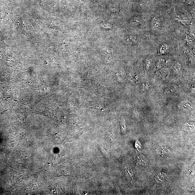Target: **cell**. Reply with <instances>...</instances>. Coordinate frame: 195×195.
Masks as SVG:
<instances>
[{
	"mask_svg": "<svg viewBox=\"0 0 195 195\" xmlns=\"http://www.w3.org/2000/svg\"><path fill=\"white\" fill-rule=\"evenodd\" d=\"M180 106L183 109H189L191 107V103L188 102H183L181 104Z\"/></svg>",
	"mask_w": 195,
	"mask_h": 195,
	"instance_id": "277c9868",
	"label": "cell"
},
{
	"mask_svg": "<svg viewBox=\"0 0 195 195\" xmlns=\"http://www.w3.org/2000/svg\"><path fill=\"white\" fill-rule=\"evenodd\" d=\"M131 22L132 24L136 25L139 24L140 23V21L138 19H134L131 21Z\"/></svg>",
	"mask_w": 195,
	"mask_h": 195,
	"instance_id": "ba28073f",
	"label": "cell"
},
{
	"mask_svg": "<svg viewBox=\"0 0 195 195\" xmlns=\"http://www.w3.org/2000/svg\"><path fill=\"white\" fill-rule=\"evenodd\" d=\"M161 25V21L159 19L156 17H153L151 23V27L152 29L153 30H157L160 28Z\"/></svg>",
	"mask_w": 195,
	"mask_h": 195,
	"instance_id": "6da1fadb",
	"label": "cell"
},
{
	"mask_svg": "<svg viewBox=\"0 0 195 195\" xmlns=\"http://www.w3.org/2000/svg\"><path fill=\"white\" fill-rule=\"evenodd\" d=\"M151 62L150 59L147 58L145 61V68L146 71H148V70L151 66Z\"/></svg>",
	"mask_w": 195,
	"mask_h": 195,
	"instance_id": "8992f818",
	"label": "cell"
},
{
	"mask_svg": "<svg viewBox=\"0 0 195 195\" xmlns=\"http://www.w3.org/2000/svg\"><path fill=\"white\" fill-rule=\"evenodd\" d=\"M127 40L128 43L130 44H135L137 42V38L135 36H129Z\"/></svg>",
	"mask_w": 195,
	"mask_h": 195,
	"instance_id": "3957f363",
	"label": "cell"
},
{
	"mask_svg": "<svg viewBox=\"0 0 195 195\" xmlns=\"http://www.w3.org/2000/svg\"><path fill=\"white\" fill-rule=\"evenodd\" d=\"M177 19L179 21L182 22V23H183V22L187 23L188 22L187 17L185 16H184L183 15L177 16Z\"/></svg>",
	"mask_w": 195,
	"mask_h": 195,
	"instance_id": "5b68a950",
	"label": "cell"
},
{
	"mask_svg": "<svg viewBox=\"0 0 195 195\" xmlns=\"http://www.w3.org/2000/svg\"><path fill=\"white\" fill-rule=\"evenodd\" d=\"M185 39L189 45H191V44H192L193 43V38L191 36H189V35H186Z\"/></svg>",
	"mask_w": 195,
	"mask_h": 195,
	"instance_id": "52a82bcc",
	"label": "cell"
},
{
	"mask_svg": "<svg viewBox=\"0 0 195 195\" xmlns=\"http://www.w3.org/2000/svg\"><path fill=\"white\" fill-rule=\"evenodd\" d=\"M189 32L190 34H191V36L193 37H195V34H194V28H190L189 30Z\"/></svg>",
	"mask_w": 195,
	"mask_h": 195,
	"instance_id": "9c48e42d",
	"label": "cell"
},
{
	"mask_svg": "<svg viewBox=\"0 0 195 195\" xmlns=\"http://www.w3.org/2000/svg\"><path fill=\"white\" fill-rule=\"evenodd\" d=\"M169 48L168 44H165V43L161 44L160 46L159 49H158V55H162L167 54L169 51Z\"/></svg>",
	"mask_w": 195,
	"mask_h": 195,
	"instance_id": "7a4b0ae2",
	"label": "cell"
}]
</instances>
